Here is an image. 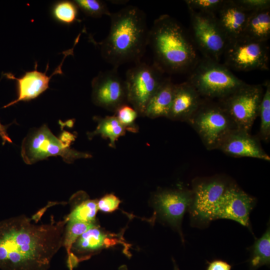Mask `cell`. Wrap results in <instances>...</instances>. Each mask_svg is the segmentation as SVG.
Here are the masks:
<instances>
[{"label":"cell","mask_w":270,"mask_h":270,"mask_svg":"<svg viewBox=\"0 0 270 270\" xmlns=\"http://www.w3.org/2000/svg\"><path fill=\"white\" fill-rule=\"evenodd\" d=\"M188 8L196 11L213 13L218 12L224 0H184Z\"/></svg>","instance_id":"30"},{"label":"cell","mask_w":270,"mask_h":270,"mask_svg":"<svg viewBox=\"0 0 270 270\" xmlns=\"http://www.w3.org/2000/svg\"><path fill=\"white\" fill-rule=\"evenodd\" d=\"M20 215L0 221V269L48 270L61 247L66 223L38 224Z\"/></svg>","instance_id":"1"},{"label":"cell","mask_w":270,"mask_h":270,"mask_svg":"<svg viewBox=\"0 0 270 270\" xmlns=\"http://www.w3.org/2000/svg\"><path fill=\"white\" fill-rule=\"evenodd\" d=\"M191 70L188 82L208 98L222 99L246 84L224 64L204 58Z\"/></svg>","instance_id":"5"},{"label":"cell","mask_w":270,"mask_h":270,"mask_svg":"<svg viewBox=\"0 0 270 270\" xmlns=\"http://www.w3.org/2000/svg\"><path fill=\"white\" fill-rule=\"evenodd\" d=\"M231 182L220 176L195 180L192 190V201L188 210L192 224L203 226L214 220L216 206Z\"/></svg>","instance_id":"10"},{"label":"cell","mask_w":270,"mask_h":270,"mask_svg":"<svg viewBox=\"0 0 270 270\" xmlns=\"http://www.w3.org/2000/svg\"><path fill=\"white\" fill-rule=\"evenodd\" d=\"M236 3L245 12L250 13L270 9V0H236Z\"/></svg>","instance_id":"31"},{"label":"cell","mask_w":270,"mask_h":270,"mask_svg":"<svg viewBox=\"0 0 270 270\" xmlns=\"http://www.w3.org/2000/svg\"><path fill=\"white\" fill-rule=\"evenodd\" d=\"M256 202L254 197L231 182L216 206L214 220H232L250 229V214Z\"/></svg>","instance_id":"15"},{"label":"cell","mask_w":270,"mask_h":270,"mask_svg":"<svg viewBox=\"0 0 270 270\" xmlns=\"http://www.w3.org/2000/svg\"><path fill=\"white\" fill-rule=\"evenodd\" d=\"M173 265H174V270H180L175 261V260L172 258Z\"/></svg>","instance_id":"35"},{"label":"cell","mask_w":270,"mask_h":270,"mask_svg":"<svg viewBox=\"0 0 270 270\" xmlns=\"http://www.w3.org/2000/svg\"><path fill=\"white\" fill-rule=\"evenodd\" d=\"M78 10L73 0H58L52 5L50 14L56 22L68 26L78 20Z\"/></svg>","instance_id":"25"},{"label":"cell","mask_w":270,"mask_h":270,"mask_svg":"<svg viewBox=\"0 0 270 270\" xmlns=\"http://www.w3.org/2000/svg\"><path fill=\"white\" fill-rule=\"evenodd\" d=\"M94 118L97 122V126L93 132L88 133V138L100 136L103 138L108 139L110 146L115 148L116 140L126 134V128L116 115L104 118L96 116Z\"/></svg>","instance_id":"23"},{"label":"cell","mask_w":270,"mask_h":270,"mask_svg":"<svg viewBox=\"0 0 270 270\" xmlns=\"http://www.w3.org/2000/svg\"><path fill=\"white\" fill-rule=\"evenodd\" d=\"M216 16L228 41L243 36L248 12L238 6L234 0H224Z\"/></svg>","instance_id":"19"},{"label":"cell","mask_w":270,"mask_h":270,"mask_svg":"<svg viewBox=\"0 0 270 270\" xmlns=\"http://www.w3.org/2000/svg\"><path fill=\"white\" fill-rule=\"evenodd\" d=\"M78 9L86 15L92 18H100L106 15L110 16L111 12L106 4L99 0H73Z\"/></svg>","instance_id":"28"},{"label":"cell","mask_w":270,"mask_h":270,"mask_svg":"<svg viewBox=\"0 0 270 270\" xmlns=\"http://www.w3.org/2000/svg\"><path fill=\"white\" fill-rule=\"evenodd\" d=\"M192 31L196 47L204 58L220 62L228 40L214 14L188 8Z\"/></svg>","instance_id":"8"},{"label":"cell","mask_w":270,"mask_h":270,"mask_svg":"<svg viewBox=\"0 0 270 270\" xmlns=\"http://www.w3.org/2000/svg\"><path fill=\"white\" fill-rule=\"evenodd\" d=\"M192 198V190L162 189L154 194L152 202L158 216L176 228L182 238V222L184 214L189 210Z\"/></svg>","instance_id":"13"},{"label":"cell","mask_w":270,"mask_h":270,"mask_svg":"<svg viewBox=\"0 0 270 270\" xmlns=\"http://www.w3.org/2000/svg\"><path fill=\"white\" fill-rule=\"evenodd\" d=\"M175 84L170 78H164L149 100L144 116L154 119L168 118L173 98Z\"/></svg>","instance_id":"20"},{"label":"cell","mask_w":270,"mask_h":270,"mask_svg":"<svg viewBox=\"0 0 270 270\" xmlns=\"http://www.w3.org/2000/svg\"><path fill=\"white\" fill-rule=\"evenodd\" d=\"M187 122L197 132L208 150L217 149L226 136L236 128L219 104L208 101H202Z\"/></svg>","instance_id":"6"},{"label":"cell","mask_w":270,"mask_h":270,"mask_svg":"<svg viewBox=\"0 0 270 270\" xmlns=\"http://www.w3.org/2000/svg\"><path fill=\"white\" fill-rule=\"evenodd\" d=\"M270 223L260 238H256L249 248L250 252L248 260L249 270H256L259 268L270 264Z\"/></svg>","instance_id":"24"},{"label":"cell","mask_w":270,"mask_h":270,"mask_svg":"<svg viewBox=\"0 0 270 270\" xmlns=\"http://www.w3.org/2000/svg\"><path fill=\"white\" fill-rule=\"evenodd\" d=\"M243 36L260 42H266L270 37V9L248 14Z\"/></svg>","instance_id":"22"},{"label":"cell","mask_w":270,"mask_h":270,"mask_svg":"<svg viewBox=\"0 0 270 270\" xmlns=\"http://www.w3.org/2000/svg\"><path fill=\"white\" fill-rule=\"evenodd\" d=\"M75 138L74 134L66 131L58 138L44 124L31 130L22 140V158L26 164H32L50 156H60L68 164L78 158L92 157L89 154L71 148L70 144Z\"/></svg>","instance_id":"4"},{"label":"cell","mask_w":270,"mask_h":270,"mask_svg":"<svg viewBox=\"0 0 270 270\" xmlns=\"http://www.w3.org/2000/svg\"><path fill=\"white\" fill-rule=\"evenodd\" d=\"M264 90L260 84H246L218 103L228 114L236 128L250 132L259 110Z\"/></svg>","instance_id":"7"},{"label":"cell","mask_w":270,"mask_h":270,"mask_svg":"<svg viewBox=\"0 0 270 270\" xmlns=\"http://www.w3.org/2000/svg\"><path fill=\"white\" fill-rule=\"evenodd\" d=\"M120 236L104 231L98 224L82 234L72 244L68 254V260L80 256L78 262L86 260L102 249L108 248L120 243Z\"/></svg>","instance_id":"17"},{"label":"cell","mask_w":270,"mask_h":270,"mask_svg":"<svg viewBox=\"0 0 270 270\" xmlns=\"http://www.w3.org/2000/svg\"><path fill=\"white\" fill-rule=\"evenodd\" d=\"M202 101L200 94L188 82L175 84L172 104L167 118L187 122Z\"/></svg>","instance_id":"18"},{"label":"cell","mask_w":270,"mask_h":270,"mask_svg":"<svg viewBox=\"0 0 270 270\" xmlns=\"http://www.w3.org/2000/svg\"><path fill=\"white\" fill-rule=\"evenodd\" d=\"M115 115L126 131L136 132L138 127L136 120L138 115V112L128 104L120 106L115 112Z\"/></svg>","instance_id":"29"},{"label":"cell","mask_w":270,"mask_h":270,"mask_svg":"<svg viewBox=\"0 0 270 270\" xmlns=\"http://www.w3.org/2000/svg\"><path fill=\"white\" fill-rule=\"evenodd\" d=\"M232 266L221 260H215L208 262L206 270H231Z\"/></svg>","instance_id":"33"},{"label":"cell","mask_w":270,"mask_h":270,"mask_svg":"<svg viewBox=\"0 0 270 270\" xmlns=\"http://www.w3.org/2000/svg\"><path fill=\"white\" fill-rule=\"evenodd\" d=\"M79 38V37L76 38L72 48L64 52L62 62L50 76L46 74L48 63L47 64L45 72H42L37 70V62H35L34 70L25 72L20 77L16 78L10 72L4 74L6 78L16 81L17 98L4 106L3 108L10 106L21 101L27 102L36 98L48 88L49 82L52 76L57 74H63L62 67L64 61L67 56L73 54L74 48L78 42Z\"/></svg>","instance_id":"14"},{"label":"cell","mask_w":270,"mask_h":270,"mask_svg":"<svg viewBox=\"0 0 270 270\" xmlns=\"http://www.w3.org/2000/svg\"><path fill=\"white\" fill-rule=\"evenodd\" d=\"M120 200L112 194H106L98 200V210L104 212H112L118 208Z\"/></svg>","instance_id":"32"},{"label":"cell","mask_w":270,"mask_h":270,"mask_svg":"<svg viewBox=\"0 0 270 270\" xmlns=\"http://www.w3.org/2000/svg\"><path fill=\"white\" fill-rule=\"evenodd\" d=\"M164 72L154 64L150 65L140 62L128 69L126 75L128 101L144 116L146 106L164 78Z\"/></svg>","instance_id":"9"},{"label":"cell","mask_w":270,"mask_h":270,"mask_svg":"<svg viewBox=\"0 0 270 270\" xmlns=\"http://www.w3.org/2000/svg\"><path fill=\"white\" fill-rule=\"evenodd\" d=\"M223 56L224 64L236 71L268 70V48L266 42L242 36L228 41Z\"/></svg>","instance_id":"11"},{"label":"cell","mask_w":270,"mask_h":270,"mask_svg":"<svg viewBox=\"0 0 270 270\" xmlns=\"http://www.w3.org/2000/svg\"><path fill=\"white\" fill-rule=\"evenodd\" d=\"M72 208L64 218L66 222H96L98 211V200L90 199L86 194L80 191L70 198Z\"/></svg>","instance_id":"21"},{"label":"cell","mask_w":270,"mask_h":270,"mask_svg":"<svg viewBox=\"0 0 270 270\" xmlns=\"http://www.w3.org/2000/svg\"><path fill=\"white\" fill-rule=\"evenodd\" d=\"M107 36L100 46L102 58L113 68L129 62L138 63L148 46V33L145 14L138 8L128 6L110 16Z\"/></svg>","instance_id":"2"},{"label":"cell","mask_w":270,"mask_h":270,"mask_svg":"<svg viewBox=\"0 0 270 270\" xmlns=\"http://www.w3.org/2000/svg\"><path fill=\"white\" fill-rule=\"evenodd\" d=\"M260 104L259 114L260 124L259 131V139L266 142L270 140V83L267 80Z\"/></svg>","instance_id":"26"},{"label":"cell","mask_w":270,"mask_h":270,"mask_svg":"<svg viewBox=\"0 0 270 270\" xmlns=\"http://www.w3.org/2000/svg\"><path fill=\"white\" fill-rule=\"evenodd\" d=\"M217 150L226 154L234 157H249L266 161L270 156L262 148L260 139L250 132L236 128L223 138Z\"/></svg>","instance_id":"16"},{"label":"cell","mask_w":270,"mask_h":270,"mask_svg":"<svg viewBox=\"0 0 270 270\" xmlns=\"http://www.w3.org/2000/svg\"><path fill=\"white\" fill-rule=\"evenodd\" d=\"M118 68L100 72L92 81L93 103L107 110L116 112L128 104L125 80L118 72Z\"/></svg>","instance_id":"12"},{"label":"cell","mask_w":270,"mask_h":270,"mask_svg":"<svg viewBox=\"0 0 270 270\" xmlns=\"http://www.w3.org/2000/svg\"><path fill=\"white\" fill-rule=\"evenodd\" d=\"M8 126H4L0 122V136L2 139L3 145H4L6 142L12 143V140L9 137L6 132L7 128Z\"/></svg>","instance_id":"34"},{"label":"cell","mask_w":270,"mask_h":270,"mask_svg":"<svg viewBox=\"0 0 270 270\" xmlns=\"http://www.w3.org/2000/svg\"><path fill=\"white\" fill-rule=\"evenodd\" d=\"M118 270H128V269L126 265L122 264L118 268Z\"/></svg>","instance_id":"36"},{"label":"cell","mask_w":270,"mask_h":270,"mask_svg":"<svg viewBox=\"0 0 270 270\" xmlns=\"http://www.w3.org/2000/svg\"><path fill=\"white\" fill-rule=\"evenodd\" d=\"M97 224L96 222L89 223L66 221L64 232L62 246L66 248L68 254L70 252L72 244L79 236Z\"/></svg>","instance_id":"27"},{"label":"cell","mask_w":270,"mask_h":270,"mask_svg":"<svg viewBox=\"0 0 270 270\" xmlns=\"http://www.w3.org/2000/svg\"><path fill=\"white\" fill-rule=\"evenodd\" d=\"M154 64L163 72L180 73L192 70L198 59L183 26L168 14L156 18L149 30L148 46Z\"/></svg>","instance_id":"3"}]
</instances>
